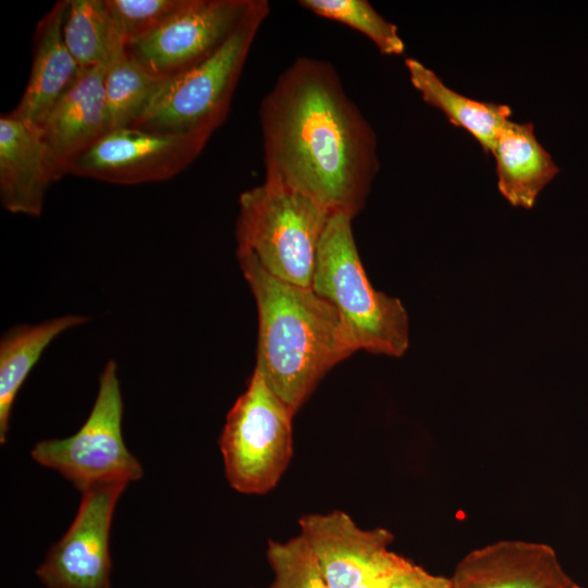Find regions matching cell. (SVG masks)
I'll return each mask as SVG.
<instances>
[{"instance_id": "cell-1", "label": "cell", "mask_w": 588, "mask_h": 588, "mask_svg": "<svg viewBox=\"0 0 588 588\" xmlns=\"http://www.w3.org/2000/svg\"><path fill=\"white\" fill-rule=\"evenodd\" d=\"M265 182L354 218L379 170L375 132L328 61L298 57L261 99Z\"/></svg>"}, {"instance_id": "cell-2", "label": "cell", "mask_w": 588, "mask_h": 588, "mask_svg": "<svg viewBox=\"0 0 588 588\" xmlns=\"http://www.w3.org/2000/svg\"><path fill=\"white\" fill-rule=\"evenodd\" d=\"M258 311L257 369L295 414L322 377L355 352L335 307L313 287L281 281L237 254Z\"/></svg>"}, {"instance_id": "cell-3", "label": "cell", "mask_w": 588, "mask_h": 588, "mask_svg": "<svg viewBox=\"0 0 588 588\" xmlns=\"http://www.w3.org/2000/svg\"><path fill=\"white\" fill-rule=\"evenodd\" d=\"M353 218L334 213L321 236L311 287L338 310L355 350L401 357L407 350L408 316L399 298L373 289L355 244Z\"/></svg>"}, {"instance_id": "cell-4", "label": "cell", "mask_w": 588, "mask_h": 588, "mask_svg": "<svg viewBox=\"0 0 588 588\" xmlns=\"http://www.w3.org/2000/svg\"><path fill=\"white\" fill-rule=\"evenodd\" d=\"M331 216L303 194L264 182L238 198L236 254H252L281 281L311 287L319 243Z\"/></svg>"}, {"instance_id": "cell-5", "label": "cell", "mask_w": 588, "mask_h": 588, "mask_svg": "<svg viewBox=\"0 0 588 588\" xmlns=\"http://www.w3.org/2000/svg\"><path fill=\"white\" fill-rule=\"evenodd\" d=\"M269 13L267 0H252L226 41L204 62L167 79L132 127L215 133L228 117L247 56Z\"/></svg>"}, {"instance_id": "cell-6", "label": "cell", "mask_w": 588, "mask_h": 588, "mask_svg": "<svg viewBox=\"0 0 588 588\" xmlns=\"http://www.w3.org/2000/svg\"><path fill=\"white\" fill-rule=\"evenodd\" d=\"M294 415L255 369L219 439L231 488L261 495L278 485L293 456Z\"/></svg>"}, {"instance_id": "cell-7", "label": "cell", "mask_w": 588, "mask_h": 588, "mask_svg": "<svg viewBox=\"0 0 588 588\" xmlns=\"http://www.w3.org/2000/svg\"><path fill=\"white\" fill-rule=\"evenodd\" d=\"M123 401L114 360L107 362L99 378L93 408L77 432L65 439L37 442L30 456L61 474L78 489L140 479L143 467L127 450L122 436Z\"/></svg>"}, {"instance_id": "cell-8", "label": "cell", "mask_w": 588, "mask_h": 588, "mask_svg": "<svg viewBox=\"0 0 588 588\" xmlns=\"http://www.w3.org/2000/svg\"><path fill=\"white\" fill-rule=\"evenodd\" d=\"M212 134L111 130L73 162L68 174L119 185L166 181L185 170Z\"/></svg>"}, {"instance_id": "cell-9", "label": "cell", "mask_w": 588, "mask_h": 588, "mask_svg": "<svg viewBox=\"0 0 588 588\" xmlns=\"http://www.w3.org/2000/svg\"><path fill=\"white\" fill-rule=\"evenodd\" d=\"M252 0H187L146 37L125 47L147 70L171 78L211 57L237 27Z\"/></svg>"}, {"instance_id": "cell-10", "label": "cell", "mask_w": 588, "mask_h": 588, "mask_svg": "<svg viewBox=\"0 0 588 588\" xmlns=\"http://www.w3.org/2000/svg\"><path fill=\"white\" fill-rule=\"evenodd\" d=\"M126 487L106 483L82 492L71 526L36 571L46 588H111L110 529Z\"/></svg>"}, {"instance_id": "cell-11", "label": "cell", "mask_w": 588, "mask_h": 588, "mask_svg": "<svg viewBox=\"0 0 588 588\" xmlns=\"http://www.w3.org/2000/svg\"><path fill=\"white\" fill-rule=\"evenodd\" d=\"M299 535L331 588H353L387 563L393 535L385 528H360L345 512L311 513L298 520Z\"/></svg>"}, {"instance_id": "cell-12", "label": "cell", "mask_w": 588, "mask_h": 588, "mask_svg": "<svg viewBox=\"0 0 588 588\" xmlns=\"http://www.w3.org/2000/svg\"><path fill=\"white\" fill-rule=\"evenodd\" d=\"M107 66L82 69L39 125L54 182L109 131L103 89Z\"/></svg>"}, {"instance_id": "cell-13", "label": "cell", "mask_w": 588, "mask_h": 588, "mask_svg": "<svg viewBox=\"0 0 588 588\" xmlns=\"http://www.w3.org/2000/svg\"><path fill=\"white\" fill-rule=\"evenodd\" d=\"M452 588H571L552 547L526 540H499L466 554L450 577Z\"/></svg>"}, {"instance_id": "cell-14", "label": "cell", "mask_w": 588, "mask_h": 588, "mask_svg": "<svg viewBox=\"0 0 588 588\" xmlns=\"http://www.w3.org/2000/svg\"><path fill=\"white\" fill-rule=\"evenodd\" d=\"M54 182L39 125L0 118V199L12 213L39 217Z\"/></svg>"}, {"instance_id": "cell-15", "label": "cell", "mask_w": 588, "mask_h": 588, "mask_svg": "<svg viewBox=\"0 0 588 588\" xmlns=\"http://www.w3.org/2000/svg\"><path fill=\"white\" fill-rule=\"evenodd\" d=\"M66 7V0L58 1L38 22L29 79L19 105L10 112L36 125L45 121L81 71L63 36Z\"/></svg>"}, {"instance_id": "cell-16", "label": "cell", "mask_w": 588, "mask_h": 588, "mask_svg": "<svg viewBox=\"0 0 588 588\" xmlns=\"http://www.w3.org/2000/svg\"><path fill=\"white\" fill-rule=\"evenodd\" d=\"M490 154L495 160L498 188L515 207L530 209L540 192L559 173V167L538 142L531 123L510 119Z\"/></svg>"}, {"instance_id": "cell-17", "label": "cell", "mask_w": 588, "mask_h": 588, "mask_svg": "<svg viewBox=\"0 0 588 588\" xmlns=\"http://www.w3.org/2000/svg\"><path fill=\"white\" fill-rule=\"evenodd\" d=\"M89 319L64 315L37 324L10 329L0 342V443L7 442L11 412L16 395L44 351L61 333Z\"/></svg>"}, {"instance_id": "cell-18", "label": "cell", "mask_w": 588, "mask_h": 588, "mask_svg": "<svg viewBox=\"0 0 588 588\" xmlns=\"http://www.w3.org/2000/svg\"><path fill=\"white\" fill-rule=\"evenodd\" d=\"M405 66L422 100L442 111L452 124L466 130L483 151L490 154L499 133L511 118L510 107L458 94L414 58L405 59Z\"/></svg>"}, {"instance_id": "cell-19", "label": "cell", "mask_w": 588, "mask_h": 588, "mask_svg": "<svg viewBox=\"0 0 588 588\" xmlns=\"http://www.w3.org/2000/svg\"><path fill=\"white\" fill-rule=\"evenodd\" d=\"M167 79L147 70L124 46L117 47L103 82L109 131L136 123Z\"/></svg>"}, {"instance_id": "cell-20", "label": "cell", "mask_w": 588, "mask_h": 588, "mask_svg": "<svg viewBox=\"0 0 588 588\" xmlns=\"http://www.w3.org/2000/svg\"><path fill=\"white\" fill-rule=\"evenodd\" d=\"M66 47L82 69L108 63L121 42L105 0H66Z\"/></svg>"}, {"instance_id": "cell-21", "label": "cell", "mask_w": 588, "mask_h": 588, "mask_svg": "<svg viewBox=\"0 0 588 588\" xmlns=\"http://www.w3.org/2000/svg\"><path fill=\"white\" fill-rule=\"evenodd\" d=\"M299 5L314 14L344 24L365 35L385 56H399L405 45L397 27L387 21L366 0H301Z\"/></svg>"}, {"instance_id": "cell-22", "label": "cell", "mask_w": 588, "mask_h": 588, "mask_svg": "<svg viewBox=\"0 0 588 588\" xmlns=\"http://www.w3.org/2000/svg\"><path fill=\"white\" fill-rule=\"evenodd\" d=\"M266 555L274 575L267 588H331L301 535L285 542L269 540Z\"/></svg>"}, {"instance_id": "cell-23", "label": "cell", "mask_w": 588, "mask_h": 588, "mask_svg": "<svg viewBox=\"0 0 588 588\" xmlns=\"http://www.w3.org/2000/svg\"><path fill=\"white\" fill-rule=\"evenodd\" d=\"M187 0H105L124 47L146 37L184 7Z\"/></svg>"}, {"instance_id": "cell-24", "label": "cell", "mask_w": 588, "mask_h": 588, "mask_svg": "<svg viewBox=\"0 0 588 588\" xmlns=\"http://www.w3.org/2000/svg\"><path fill=\"white\" fill-rule=\"evenodd\" d=\"M387 588H452L450 577L434 575L406 559Z\"/></svg>"}, {"instance_id": "cell-25", "label": "cell", "mask_w": 588, "mask_h": 588, "mask_svg": "<svg viewBox=\"0 0 588 588\" xmlns=\"http://www.w3.org/2000/svg\"><path fill=\"white\" fill-rule=\"evenodd\" d=\"M405 560L406 558L393 553L387 563L366 576L353 588H387L394 574L403 565Z\"/></svg>"}, {"instance_id": "cell-26", "label": "cell", "mask_w": 588, "mask_h": 588, "mask_svg": "<svg viewBox=\"0 0 588 588\" xmlns=\"http://www.w3.org/2000/svg\"><path fill=\"white\" fill-rule=\"evenodd\" d=\"M571 588H583V587H580L578 584H576V585H574V586L571 587Z\"/></svg>"}]
</instances>
